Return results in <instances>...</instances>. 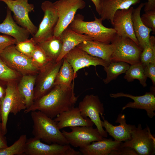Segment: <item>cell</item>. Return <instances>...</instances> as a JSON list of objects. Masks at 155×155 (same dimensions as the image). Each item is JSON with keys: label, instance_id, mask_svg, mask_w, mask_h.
I'll return each instance as SVG.
<instances>
[{"label": "cell", "instance_id": "1", "mask_svg": "<svg viewBox=\"0 0 155 155\" xmlns=\"http://www.w3.org/2000/svg\"><path fill=\"white\" fill-rule=\"evenodd\" d=\"M74 83L69 87L55 85L48 93L34 101L24 110L25 113L38 111L53 119L74 107L78 96L74 92Z\"/></svg>", "mask_w": 155, "mask_h": 155}, {"label": "cell", "instance_id": "2", "mask_svg": "<svg viewBox=\"0 0 155 155\" xmlns=\"http://www.w3.org/2000/svg\"><path fill=\"white\" fill-rule=\"evenodd\" d=\"M30 112L34 137L47 144H69L54 119L38 111Z\"/></svg>", "mask_w": 155, "mask_h": 155}, {"label": "cell", "instance_id": "3", "mask_svg": "<svg viewBox=\"0 0 155 155\" xmlns=\"http://www.w3.org/2000/svg\"><path fill=\"white\" fill-rule=\"evenodd\" d=\"M94 19L93 21H86L82 15L78 14L75 15L68 27L77 33L89 36L93 40L111 43L117 35L115 30L104 26L100 18L94 16Z\"/></svg>", "mask_w": 155, "mask_h": 155}, {"label": "cell", "instance_id": "4", "mask_svg": "<svg viewBox=\"0 0 155 155\" xmlns=\"http://www.w3.org/2000/svg\"><path fill=\"white\" fill-rule=\"evenodd\" d=\"M17 82V81H11L7 82L5 95L0 102L1 122L6 134L9 114L16 115L26 108L24 99L18 90Z\"/></svg>", "mask_w": 155, "mask_h": 155}, {"label": "cell", "instance_id": "5", "mask_svg": "<svg viewBox=\"0 0 155 155\" xmlns=\"http://www.w3.org/2000/svg\"><path fill=\"white\" fill-rule=\"evenodd\" d=\"M111 43L113 48L111 62L123 61L131 65L140 62L143 50L130 38L116 35Z\"/></svg>", "mask_w": 155, "mask_h": 155}, {"label": "cell", "instance_id": "6", "mask_svg": "<svg viewBox=\"0 0 155 155\" xmlns=\"http://www.w3.org/2000/svg\"><path fill=\"white\" fill-rule=\"evenodd\" d=\"M53 4L58 18L53 36L60 37L73 20L77 11L84 9L86 3L84 0H58Z\"/></svg>", "mask_w": 155, "mask_h": 155}, {"label": "cell", "instance_id": "7", "mask_svg": "<svg viewBox=\"0 0 155 155\" xmlns=\"http://www.w3.org/2000/svg\"><path fill=\"white\" fill-rule=\"evenodd\" d=\"M121 145L132 148L138 155H154L155 154V138L146 125L142 129L139 124L131 133V139L122 142Z\"/></svg>", "mask_w": 155, "mask_h": 155}, {"label": "cell", "instance_id": "8", "mask_svg": "<svg viewBox=\"0 0 155 155\" xmlns=\"http://www.w3.org/2000/svg\"><path fill=\"white\" fill-rule=\"evenodd\" d=\"M0 57L9 67L22 76L37 75L39 72L33 65L31 59L19 51L15 44L6 48L0 54Z\"/></svg>", "mask_w": 155, "mask_h": 155}, {"label": "cell", "instance_id": "9", "mask_svg": "<svg viewBox=\"0 0 155 155\" xmlns=\"http://www.w3.org/2000/svg\"><path fill=\"white\" fill-rule=\"evenodd\" d=\"M24 155H80L69 144L53 143L46 144L34 137L27 139Z\"/></svg>", "mask_w": 155, "mask_h": 155}, {"label": "cell", "instance_id": "10", "mask_svg": "<svg viewBox=\"0 0 155 155\" xmlns=\"http://www.w3.org/2000/svg\"><path fill=\"white\" fill-rule=\"evenodd\" d=\"M78 107L82 117L85 118L88 117L96 126L100 135L107 137L108 133L102 126L100 116L104 114V104L98 96L93 94L86 95L79 102Z\"/></svg>", "mask_w": 155, "mask_h": 155}, {"label": "cell", "instance_id": "11", "mask_svg": "<svg viewBox=\"0 0 155 155\" xmlns=\"http://www.w3.org/2000/svg\"><path fill=\"white\" fill-rule=\"evenodd\" d=\"M44 13L36 33L31 38L36 44L52 37L58 20V16L53 3L46 1L41 4Z\"/></svg>", "mask_w": 155, "mask_h": 155}, {"label": "cell", "instance_id": "12", "mask_svg": "<svg viewBox=\"0 0 155 155\" xmlns=\"http://www.w3.org/2000/svg\"><path fill=\"white\" fill-rule=\"evenodd\" d=\"M63 59L59 61H52L36 76L34 90V101L49 92L54 86L57 74Z\"/></svg>", "mask_w": 155, "mask_h": 155}, {"label": "cell", "instance_id": "13", "mask_svg": "<svg viewBox=\"0 0 155 155\" xmlns=\"http://www.w3.org/2000/svg\"><path fill=\"white\" fill-rule=\"evenodd\" d=\"M5 3L13 14L16 23L27 30L33 36L38 28L30 20L29 13L34 11L33 4L29 3L28 0H0Z\"/></svg>", "mask_w": 155, "mask_h": 155}, {"label": "cell", "instance_id": "14", "mask_svg": "<svg viewBox=\"0 0 155 155\" xmlns=\"http://www.w3.org/2000/svg\"><path fill=\"white\" fill-rule=\"evenodd\" d=\"M71 131L63 130L62 132L69 144L73 146L82 148L94 141L104 139L96 128L93 126H75L70 127Z\"/></svg>", "mask_w": 155, "mask_h": 155}, {"label": "cell", "instance_id": "15", "mask_svg": "<svg viewBox=\"0 0 155 155\" xmlns=\"http://www.w3.org/2000/svg\"><path fill=\"white\" fill-rule=\"evenodd\" d=\"M109 95L113 98L127 97L133 100V102H129L123 106L122 111L127 108L143 109L146 111L150 118H152L155 115V87L152 88L150 92H146L142 96H135L122 92L111 93Z\"/></svg>", "mask_w": 155, "mask_h": 155}, {"label": "cell", "instance_id": "16", "mask_svg": "<svg viewBox=\"0 0 155 155\" xmlns=\"http://www.w3.org/2000/svg\"><path fill=\"white\" fill-rule=\"evenodd\" d=\"M71 65L74 74L77 76V72L80 69L90 66L100 65L104 67L109 64L102 59L93 56L76 46L64 57Z\"/></svg>", "mask_w": 155, "mask_h": 155}, {"label": "cell", "instance_id": "17", "mask_svg": "<svg viewBox=\"0 0 155 155\" xmlns=\"http://www.w3.org/2000/svg\"><path fill=\"white\" fill-rule=\"evenodd\" d=\"M132 7L127 9H119L115 13L112 25L117 35L128 37L139 45L134 32L132 21Z\"/></svg>", "mask_w": 155, "mask_h": 155}, {"label": "cell", "instance_id": "18", "mask_svg": "<svg viewBox=\"0 0 155 155\" xmlns=\"http://www.w3.org/2000/svg\"><path fill=\"white\" fill-rule=\"evenodd\" d=\"M101 116L103 120L101 121L102 127L115 140L123 142L131 139V132L136 126L127 124L124 114L121 113L118 115L115 122L120 124L116 126L113 125L105 119L103 115Z\"/></svg>", "mask_w": 155, "mask_h": 155}, {"label": "cell", "instance_id": "19", "mask_svg": "<svg viewBox=\"0 0 155 155\" xmlns=\"http://www.w3.org/2000/svg\"><path fill=\"white\" fill-rule=\"evenodd\" d=\"M54 120L59 129L67 127L93 126V123L89 118L82 115L78 107L71 108L57 115Z\"/></svg>", "mask_w": 155, "mask_h": 155}, {"label": "cell", "instance_id": "20", "mask_svg": "<svg viewBox=\"0 0 155 155\" xmlns=\"http://www.w3.org/2000/svg\"><path fill=\"white\" fill-rule=\"evenodd\" d=\"M89 55L103 60L108 64L113 51L111 43L106 44L93 40L84 41L77 46Z\"/></svg>", "mask_w": 155, "mask_h": 155}, {"label": "cell", "instance_id": "21", "mask_svg": "<svg viewBox=\"0 0 155 155\" xmlns=\"http://www.w3.org/2000/svg\"><path fill=\"white\" fill-rule=\"evenodd\" d=\"M11 12L7 8L5 18L0 24V33L12 37L16 40L17 43L28 39L30 33L27 30L16 24L12 17Z\"/></svg>", "mask_w": 155, "mask_h": 155}, {"label": "cell", "instance_id": "22", "mask_svg": "<svg viewBox=\"0 0 155 155\" xmlns=\"http://www.w3.org/2000/svg\"><path fill=\"white\" fill-rule=\"evenodd\" d=\"M145 3H141L135 9H133L132 14V21L134 34L139 45L143 49L148 44L150 34L152 31L150 28L146 26L142 23L140 16V12L144 6Z\"/></svg>", "mask_w": 155, "mask_h": 155}, {"label": "cell", "instance_id": "23", "mask_svg": "<svg viewBox=\"0 0 155 155\" xmlns=\"http://www.w3.org/2000/svg\"><path fill=\"white\" fill-rule=\"evenodd\" d=\"M60 37L63 42L62 46L57 62L62 60L67 53L80 43L85 41L93 40L89 36L77 33L69 27L63 32Z\"/></svg>", "mask_w": 155, "mask_h": 155}, {"label": "cell", "instance_id": "24", "mask_svg": "<svg viewBox=\"0 0 155 155\" xmlns=\"http://www.w3.org/2000/svg\"><path fill=\"white\" fill-rule=\"evenodd\" d=\"M122 142L105 138L80 148L79 151L83 155H109L111 151L118 148Z\"/></svg>", "mask_w": 155, "mask_h": 155}, {"label": "cell", "instance_id": "25", "mask_svg": "<svg viewBox=\"0 0 155 155\" xmlns=\"http://www.w3.org/2000/svg\"><path fill=\"white\" fill-rule=\"evenodd\" d=\"M141 0H102L100 18L102 21L110 20L112 25L113 16L117 10L128 9L131 6L140 3Z\"/></svg>", "mask_w": 155, "mask_h": 155}, {"label": "cell", "instance_id": "26", "mask_svg": "<svg viewBox=\"0 0 155 155\" xmlns=\"http://www.w3.org/2000/svg\"><path fill=\"white\" fill-rule=\"evenodd\" d=\"M37 75H23L18 84V90L24 99L26 109L34 101V90Z\"/></svg>", "mask_w": 155, "mask_h": 155}, {"label": "cell", "instance_id": "27", "mask_svg": "<svg viewBox=\"0 0 155 155\" xmlns=\"http://www.w3.org/2000/svg\"><path fill=\"white\" fill-rule=\"evenodd\" d=\"M38 44L52 61H56L61 51L63 42L61 37H52Z\"/></svg>", "mask_w": 155, "mask_h": 155}, {"label": "cell", "instance_id": "28", "mask_svg": "<svg viewBox=\"0 0 155 155\" xmlns=\"http://www.w3.org/2000/svg\"><path fill=\"white\" fill-rule=\"evenodd\" d=\"M76 77L71 65L66 59L63 58V62L56 76L54 86H70L72 84V80Z\"/></svg>", "mask_w": 155, "mask_h": 155}, {"label": "cell", "instance_id": "29", "mask_svg": "<svg viewBox=\"0 0 155 155\" xmlns=\"http://www.w3.org/2000/svg\"><path fill=\"white\" fill-rule=\"evenodd\" d=\"M130 66L129 64L123 61L110 63L107 66L104 67L106 73V78L103 80L104 82L107 84L116 79L120 75L125 73Z\"/></svg>", "mask_w": 155, "mask_h": 155}, {"label": "cell", "instance_id": "30", "mask_svg": "<svg viewBox=\"0 0 155 155\" xmlns=\"http://www.w3.org/2000/svg\"><path fill=\"white\" fill-rule=\"evenodd\" d=\"M144 67V66L140 62L130 65L125 73L124 78L129 82L137 79L143 87H146L147 78L145 74Z\"/></svg>", "mask_w": 155, "mask_h": 155}, {"label": "cell", "instance_id": "31", "mask_svg": "<svg viewBox=\"0 0 155 155\" xmlns=\"http://www.w3.org/2000/svg\"><path fill=\"white\" fill-rule=\"evenodd\" d=\"M27 140L26 135H21L11 146L0 149V155H24Z\"/></svg>", "mask_w": 155, "mask_h": 155}, {"label": "cell", "instance_id": "32", "mask_svg": "<svg viewBox=\"0 0 155 155\" xmlns=\"http://www.w3.org/2000/svg\"><path fill=\"white\" fill-rule=\"evenodd\" d=\"M30 58L33 65L39 71L43 69L53 61L37 44L31 55Z\"/></svg>", "mask_w": 155, "mask_h": 155}, {"label": "cell", "instance_id": "33", "mask_svg": "<svg viewBox=\"0 0 155 155\" xmlns=\"http://www.w3.org/2000/svg\"><path fill=\"white\" fill-rule=\"evenodd\" d=\"M140 61L144 66L150 63H155V37L150 36L148 44L143 49Z\"/></svg>", "mask_w": 155, "mask_h": 155}, {"label": "cell", "instance_id": "34", "mask_svg": "<svg viewBox=\"0 0 155 155\" xmlns=\"http://www.w3.org/2000/svg\"><path fill=\"white\" fill-rule=\"evenodd\" d=\"M22 75L9 67L0 57V80L7 82L17 81Z\"/></svg>", "mask_w": 155, "mask_h": 155}, {"label": "cell", "instance_id": "35", "mask_svg": "<svg viewBox=\"0 0 155 155\" xmlns=\"http://www.w3.org/2000/svg\"><path fill=\"white\" fill-rule=\"evenodd\" d=\"M36 44L31 38L17 43L15 44L16 49L24 55L30 58L35 49Z\"/></svg>", "mask_w": 155, "mask_h": 155}, {"label": "cell", "instance_id": "36", "mask_svg": "<svg viewBox=\"0 0 155 155\" xmlns=\"http://www.w3.org/2000/svg\"><path fill=\"white\" fill-rule=\"evenodd\" d=\"M141 17L143 24L152 30L153 34H155V10L145 12Z\"/></svg>", "mask_w": 155, "mask_h": 155}, {"label": "cell", "instance_id": "37", "mask_svg": "<svg viewBox=\"0 0 155 155\" xmlns=\"http://www.w3.org/2000/svg\"><path fill=\"white\" fill-rule=\"evenodd\" d=\"M121 143L118 148L112 151L109 155H138L132 148L122 146Z\"/></svg>", "mask_w": 155, "mask_h": 155}, {"label": "cell", "instance_id": "38", "mask_svg": "<svg viewBox=\"0 0 155 155\" xmlns=\"http://www.w3.org/2000/svg\"><path fill=\"white\" fill-rule=\"evenodd\" d=\"M17 42L16 40L10 36L0 34V54L7 47Z\"/></svg>", "mask_w": 155, "mask_h": 155}, {"label": "cell", "instance_id": "39", "mask_svg": "<svg viewBox=\"0 0 155 155\" xmlns=\"http://www.w3.org/2000/svg\"><path fill=\"white\" fill-rule=\"evenodd\" d=\"M144 72L145 75L151 80L154 86L155 85V63H148L144 66Z\"/></svg>", "mask_w": 155, "mask_h": 155}, {"label": "cell", "instance_id": "40", "mask_svg": "<svg viewBox=\"0 0 155 155\" xmlns=\"http://www.w3.org/2000/svg\"><path fill=\"white\" fill-rule=\"evenodd\" d=\"M6 135L2 127L1 122H0V149L8 146Z\"/></svg>", "mask_w": 155, "mask_h": 155}, {"label": "cell", "instance_id": "41", "mask_svg": "<svg viewBox=\"0 0 155 155\" xmlns=\"http://www.w3.org/2000/svg\"><path fill=\"white\" fill-rule=\"evenodd\" d=\"M144 12L152 10H155V0H148L145 3Z\"/></svg>", "mask_w": 155, "mask_h": 155}, {"label": "cell", "instance_id": "42", "mask_svg": "<svg viewBox=\"0 0 155 155\" xmlns=\"http://www.w3.org/2000/svg\"><path fill=\"white\" fill-rule=\"evenodd\" d=\"M94 4L96 11L99 15L101 12V5L102 0H90Z\"/></svg>", "mask_w": 155, "mask_h": 155}, {"label": "cell", "instance_id": "43", "mask_svg": "<svg viewBox=\"0 0 155 155\" xmlns=\"http://www.w3.org/2000/svg\"><path fill=\"white\" fill-rule=\"evenodd\" d=\"M5 89H4L0 85V102L5 96Z\"/></svg>", "mask_w": 155, "mask_h": 155}, {"label": "cell", "instance_id": "44", "mask_svg": "<svg viewBox=\"0 0 155 155\" xmlns=\"http://www.w3.org/2000/svg\"><path fill=\"white\" fill-rule=\"evenodd\" d=\"M1 121V117L0 111V122Z\"/></svg>", "mask_w": 155, "mask_h": 155}]
</instances>
